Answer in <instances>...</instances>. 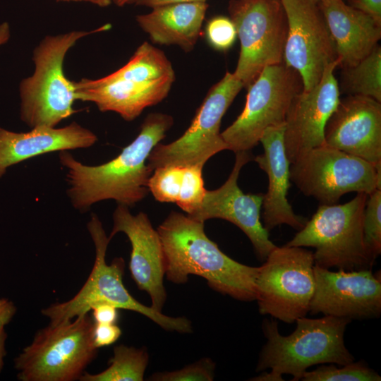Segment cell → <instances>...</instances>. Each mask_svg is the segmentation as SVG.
<instances>
[{
  "mask_svg": "<svg viewBox=\"0 0 381 381\" xmlns=\"http://www.w3.org/2000/svg\"><path fill=\"white\" fill-rule=\"evenodd\" d=\"M157 232L169 281L185 284L190 274L198 275L222 294L243 301L255 300L258 267L241 264L223 253L205 234L203 222L174 211Z\"/></svg>",
  "mask_w": 381,
  "mask_h": 381,
  "instance_id": "7a4b0ae2",
  "label": "cell"
},
{
  "mask_svg": "<svg viewBox=\"0 0 381 381\" xmlns=\"http://www.w3.org/2000/svg\"><path fill=\"white\" fill-rule=\"evenodd\" d=\"M202 167L199 164L184 166L181 186L176 203L188 215L200 208L206 192Z\"/></svg>",
  "mask_w": 381,
  "mask_h": 381,
  "instance_id": "83f0119b",
  "label": "cell"
},
{
  "mask_svg": "<svg viewBox=\"0 0 381 381\" xmlns=\"http://www.w3.org/2000/svg\"><path fill=\"white\" fill-rule=\"evenodd\" d=\"M60 2L87 3L99 7H107L113 3L114 0H54Z\"/></svg>",
  "mask_w": 381,
  "mask_h": 381,
  "instance_id": "8d00e7d4",
  "label": "cell"
},
{
  "mask_svg": "<svg viewBox=\"0 0 381 381\" xmlns=\"http://www.w3.org/2000/svg\"><path fill=\"white\" fill-rule=\"evenodd\" d=\"M214 362L209 358H203L179 370L155 373L148 380L152 381H212L214 377Z\"/></svg>",
  "mask_w": 381,
  "mask_h": 381,
  "instance_id": "f546056e",
  "label": "cell"
},
{
  "mask_svg": "<svg viewBox=\"0 0 381 381\" xmlns=\"http://www.w3.org/2000/svg\"><path fill=\"white\" fill-rule=\"evenodd\" d=\"M11 37V29L8 23L0 24V46L6 44Z\"/></svg>",
  "mask_w": 381,
  "mask_h": 381,
  "instance_id": "74e56055",
  "label": "cell"
},
{
  "mask_svg": "<svg viewBox=\"0 0 381 381\" xmlns=\"http://www.w3.org/2000/svg\"><path fill=\"white\" fill-rule=\"evenodd\" d=\"M303 90L298 73L284 62L265 67L248 87L245 107L221 135L235 153L250 151L264 131L285 123L294 97Z\"/></svg>",
  "mask_w": 381,
  "mask_h": 381,
  "instance_id": "8fae6325",
  "label": "cell"
},
{
  "mask_svg": "<svg viewBox=\"0 0 381 381\" xmlns=\"http://www.w3.org/2000/svg\"><path fill=\"white\" fill-rule=\"evenodd\" d=\"M228 12L241 48L233 73L248 87L265 67L283 62L286 14L281 0H230Z\"/></svg>",
  "mask_w": 381,
  "mask_h": 381,
  "instance_id": "30bf717a",
  "label": "cell"
},
{
  "mask_svg": "<svg viewBox=\"0 0 381 381\" xmlns=\"http://www.w3.org/2000/svg\"><path fill=\"white\" fill-rule=\"evenodd\" d=\"M91 310L95 323L115 324L119 318V308L108 303H97Z\"/></svg>",
  "mask_w": 381,
  "mask_h": 381,
  "instance_id": "836d02e7",
  "label": "cell"
},
{
  "mask_svg": "<svg viewBox=\"0 0 381 381\" xmlns=\"http://www.w3.org/2000/svg\"><path fill=\"white\" fill-rule=\"evenodd\" d=\"M347 4L381 25V0H348Z\"/></svg>",
  "mask_w": 381,
  "mask_h": 381,
  "instance_id": "e575fe53",
  "label": "cell"
},
{
  "mask_svg": "<svg viewBox=\"0 0 381 381\" xmlns=\"http://www.w3.org/2000/svg\"><path fill=\"white\" fill-rule=\"evenodd\" d=\"M315 1H316L317 2H320V1H323V0H315Z\"/></svg>",
  "mask_w": 381,
  "mask_h": 381,
  "instance_id": "ab89813d",
  "label": "cell"
},
{
  "mask_svg": "<svg viewBox=\"0 0 381 381\" xmlns=\"http://www.w3.org/2000/svg\"><path fill=\"white\" fill-rule=\"evenodd\" d=\"M206 37L213 48L224 51L234 44L237 33L229 18L217 16L209 20L206 27Z\"/></svg>",
  "mask_w": 381,
  "mask_h": 381,
  "instance_id": "4dcf8cb0",
  "label": "cell"
},
{
  "mask_svg": "<svg viewBox=\"0 0 381 381\" xmlns=\"http://www.w3.org/2000/svg\"><path fill=\"white\" fill-rule=\"evenodd\" d=\"M107 25L92 30H73L47 35L32 52L34 72L19 85L21 120L31 128L56 127L76 111L74 82L64 71L68 52L78 40L107 30Z\"/></svg>",
  "mask_w": 381,
  "mask_h": 381,
  "instance_id": "277c9868",
  "label": "cell"
},
{
  "mask_svg": "<svg viewBox=\"0 0 381 381\" xmlns=\"http://www.w3.org/2000/svg\"><path fill=\"white\" fill-rule=\"evenodd\" d=\"M322 365L313 370L306 371L303 381H380V375L363 361L339 365Z\"/></svg>",
  "mask_w": 381,
  "mask_h": 381,
  "instance_id": "484cf974",
  "label": "cell"
},
{
  "mask_svg": "<svg viewBox=\"0 0 381 381\" xmlns=\"http://www.w3.org/2000/svg\"><path fill=\"white\" fill-rule=\"evenodd\" d=\"M39 330L15 360L21 381L79 380L97 353L92 339L95 325L89 315Z\"/></svg>",
  "mask_w": 381,
  "mask_h": 381,
  "instance_id": "52a82bcc",
  "label": "cell"
},
{
  "mask_svg": "<svg viewBox=\"0 0 381 381\" xmlns=\"http://www.w3.org/2000/svg\"><path fill=\"white\" fill-rule=\"evenodd\" d=\"M284 131L285 123L266 128L260 139L264 152L254 158L268 177L262 205V224L268 231L282 224L299 231L308 220L294 212L287 199L291 163L285 152Z\"/></svg>",
  "mask_w": 381,
  "mask_h": 381,
  "instance_id": "ffe728a7",
  "label": "cell"
},
{
  "mask_svg": "<svg viewBox=\"0 0 381 381\" xmlns=\"http://www.w3.org/2000/svg\"><path fill=\"white\" fill-rule=\"evenodd\" d=\"M125 234L131 244L129 269L138 289L151 300V307L162 312L167 300L164 285V255L160 237L147 215L131 213L128 207L119 204L113 214V228L109 237Z\"/></svg>",
  "mask_w": 381,
  "mask_h": 381,
  "instance_id": "e0dca14e",
  "label": "cell"
},
{
  "mask_svg": "<svg viewBox=\"0 0 381 381\" xmlns=\"http://www.w3.org/2000/svg\"><path fill=\"white\" fill-rule=\"evenodd\" d=\"M290 181L320 205H334L348 193L370 195L381 190V164L325 144L300 155L291 164Z\"/></svg>",
  "mask_w": 381,
  "mask_h": 381,
  "instance_id": "9c48e42d",
  "label": "cell"
},
{
  "mask_svg": "<svg viewBox=\"0 0 381 381\" xmlns=\"http://www.w3.org/2000/svg\"><path fill=\"white\" fill-rule=\"evenodd\" d=\"M363 238L370 255L375 260L381 253V190L368 195L363 216Z\"/></svg>",
  "mask_w": 381,
  "mask_h": 381,
  "instance_id": "f1b7e54d",
  "label": "cell"
},
{
  "mask_svg": "<svg viewBox=\"0 0 381 381\" xmlns=\"http://www.w3.org/2000/svg\"><path fill=\"white\" fill-rule=\"evenodd\" d=\"M175 79L141 81L111 73L98 79L73 81L75 99L94 103L100 111H114L131 121L168 95Z\"/></svg>",
  "mask_w": 381,
  "mask_h": 381,
  "instance_id": "d6986e66",
  "label": "cell"
},
{
  "mask_svg": "<svg viewBox=\"0 0 381 381\" xmlns=\"http://www.w3.org/2000/svg\"><path fill=\"white\" fill-rule=\"evenodd\" d=\"M87 227L95 248L92 270L84 285L71 299L54 303L42 310V315L49 319L50 324L72 320L87 314L97 303H108L119 309L142 314L167 331L182 334L191 332V322L187 318L166 315L151 306L143 305L131 295L123 283V259L116 258L109 265L106 262V253L111 238L95 214L91 215Z\"/></svg>",
  "mask_w": 381,
  "mask_h": 381,
  "instance_id": "5b68a950",
  "label": "cell"
},
{
  "mask_svg": "<svg viewBox=\"0 0 381 381\" xmlns=\"http://www.w3.org/2000/svg\"><path fill=\"white\" fill-rule=\"evenodd\" d=\"M97 141L90 129L73 121L62 127L38 126L16 133L0 127V178L9 167L52 152L87 148Z\"/></svg>",
  "mask_w": 381,
  "mask_h": 381,
  "instance_id": "44dd1931",
  "label": "cell"
},
{
  "mask_svg": "<svg viewBox=\"0 0 381 381\" xmlns=\"http://www.w3.org/2000/svg\"><path fill=\"white\" fill-rule=\"evenodd\" d=\"M243 87L234 73L227 71L209 90L185 133L169 144L158 143L147 158V166L152 171L170 165L204 166L212 156L227 150L220 133L221 121Z\"/></svg>",
  "mask_w": 381,
  "mask_h": 381,
  "instance_id": "7c38bea8",
  "label": "cell"
},
{
  "mask_svg": "<svg viewBox=\"0 0 381 381\" xmlns=\"http://www.w3.org/2000/svg\"><path fill=\"white\" fill-rule=\"evenodd\" d=\"M333 40L339 66L356 65L377 45L381 25L344 0L318 2Z\"/></svg>",
  "mask_w": 381,
  "mask_h": 381,
  "instance_id": "7402d4cb",
  "label": "cell"
},
{
  "mask_svg": "<svg viewBox=\"0 0 381 381\" xmlns=\"http://www.w3.org/2000/svg\"><path fill=\"white\" fill-rule=\"evenodd\" d=\"M121 335V329L115 324L95 323L92 339L96 348L109 346L115 343Z\"/></svg>",
  "mask_w": 381,
  "mask_h": 381,
  "instance_id": "1f68e13d",
  "label": "cell"
},
{
  "mask_svg": "<svg viewBox=\"0 0 381 381\" xmlns=\"http://www.w3.org/2000/svg\"><path fill=\"white\" fill-rule=\"evenodd\" d=\"M324 137L329 147L381 164V103L360 95L340 99Z\"/></svg>",
  "mask_w": 381,
  "mask_h": 381,
  "instance_id": "ac0fdd59",
  "label": "cell"
},
{
  "mask_svg": "<svg viewBox=\"0 0 381 381\" xmlns=\"http://www.w3.org/2000/svg\"><path fill=\"white\" fill-rule=\"evenodd\" d=\"M190 2H207V0H134L133 3H135L138 6L154 8L170 4Z\"/></svg>",
  "mask_w": 381,
  "mask_h": 381,
  "instance_id": "d590c367",
  "label": "cell"
},
{
  "mask_svg": "<svg viewBox=\"0 0 381 381\" xmlns=\"http://www.w3.org/2000/svg\"><path fill=\"white\" fill-rule=\"evenodd\" d=\"M368 195L359 193L344 204L320 205L286 246L314 248V265L323 268L371 269L375 260L363 238Z\"/></svg>",
  "mask_w": 381,
  "mask_h": 381,
  "instance_id": "8992f818",
  "label": "cell"
},
{
  "mask_svg": "<svg viewBox=\"0 0 381 381\" xmlns=\"http://www.w3.org/2000/svg\"><path fill=\"white\" fill-rule=\"evenodd\" d=\"M149 361L145 348L137 349L124 344L114 348V356L104 370L91 374L84 372L81 381H142Z\"/></svg>",
  "mask_w": 381,
  "mask_h": 381,
  "instance_id": "d4e9b609",
  "label": "cell"
},
{
  "mask_svg": "<svg viewBox=\"0 0 381 381\" xmlns=\"http://www.w3.org/2000/svg\"><path fill=\"white\" fill-rule=\"evenodd\" d=\"M207 8V2L170 4L152 8L135 20L154 43L188 52L196 44Z\"/></svg>",
  "mask_w": 381,
  "mask_h": 381,
  "instance_id": "603a6c76",
  "label": "cell"
},
{
  "mask_svg": "<svg viewBox=\"0 0 381 381\" xmlns=\"http://www.w3.org/2000/svg\"><path fill=\"white\" fill-rule=\"evenodd\" d=\"M184 167L170 165L154 169L148 181V188L156 200L176 202L181 186Z\"/></svg>",
  "mask_w": 381,
  "mask_h": 381,
  "instance_id": "4316f807",
  "label": "cell"
},
{
  "mask_svg": "<svg viewBox=\"0 0 381 381\" xmlns=\"http://www.w3.org/2000/svg\"><path fill=\"white\" fill-rule=\"evenodd\" d=\"M339 90L381 102V48L378 44L356 65L343 68Z\"/></svg>",
  "mask_w": 381,
  "mask_h": 381,
  "instance_id": "cb8c5ba5",
  "label": "cell"
},
{
  "mask_svg": "<svg viewBox=\"0 0 381 381\" xmlns=\"http://www.w3.org/2000/svg\"><path fill=\"white\" fill-rule=\"evenodd\" d=\"M173 123L170 115L148 114L138 136L117 157L97 166L85 165L68 150L60 151L59 161L67 169V194L74 208L86 212L109 199L129 207L145 198L153 172L146 164L147 158Z\"/></svg>",
  "mask_w": 381,
  "mask_h": 381,
  "instance_id": "6da1fadb",
  "label": "cell"
},
{
  "mask_svg": "<svg viewBox=\"0 0 381 381\" xmlns=\"http://www.w3.org/2000/svg\"><path fill=\"white\" fill-rule=\"evenodd\" d=\"M313 252L276 246L258 267L255 280L259 313L291 324L309 313L315 291Z\"/></svg>",
  "mask_w": 381,
  "mask_h": 381,
  "instance_id": "ba28073f",
  "label": "cell"
},
{
  "mask_svg": "<svg viewBox=\"0 0 381 381\" xmlns=\"http://www.w3.org/2000/svg\"><path fill=\"white\" fill-rule=\"evenodd\" d=\"M251 157L250 151L236 152L233 169L225 183L215 190H206L200 208L187 215L203 222L210 219L231 222L244 232L258 258L264 261L277 246L260 220L263 194H246L238 185L240 171Z\"/></svg>",
  "mask_w": 381,
  "mask_h": 381,
  "instance_id": "9a60e30c",
  "label": "cell"
},
{
  "mask_svg": "<svg viewBox=\"0 0 381 381\" xmlns=\"http://www.w3.org/2000/svg\"><path fill=\"white\" fill-rule=\"evenodd\" d=\"M281 1L288 22L283 62L298 73L303 90L308 91L319 83L327 66L337 60L335 46L315 0Z\"/></svg>",
  "mask_w": 381,
  "mask_h": 381,
  "instance_id": "4fadbf2b",
  "label": "cell"
},
{
  "mask_svg": "<svg viewBox=\"0 0 381 381\" xmlns=\"http://www.w3.org/2000/svg\"><path fill=\"white\" fill-rule=\"evenodd\" d=\"M16 313L13 303L5 298H0V372L4 366V357L5 356V340L6 334L5 326L11 321Z\"/></svg>",
  "mask_w": 381,
  "mask_h": 381,
  "instance_id": "d6a6232c",
  "label": "cell"
},
{
  "mask_svg": "<svg viewBox=\"0 0 381 381\" xmlns=\"http://www.w3.org/2000/svg\"><path fill=\"white\" fill-rule=\"evenodd\" d=\"M315 291L309 313L350 320L379 318L381 313L380 272L371 269L339 270L314 265Z\"/></svg>",
  "mask_w": 381,
  "mask_h": 381,
  "instance_id": "5bb4252c",
  "label": "cell"
},
{
  "mask_svg": "<svg viewBox=\"0 0 381 381\" xmlns=\"http://www.w3.org/2000/svg\"><path fill=\"white\" fill-rule=\"evenodd\" d=\"M134 0H114L113 3L118 6H123L128 4L133 3Z\"/></svg>",
  "mask_w": 381,
  "mask_h": 381,
  "instance_id": "f35d334b",
  "label": "cell"
},
{
  "mask_svg": "<svg viewBox=\"0 0 381 381\" xmlns=\"http://www.w3.org/2000/svg\"><path fill=\"white\" fill-rule=\"evenodd\" d=\"M351 322L330 315L305 316L296 320V327L291 334L283 336L277 321L265 319L262 328L267 341L260 351L256 371L270 369L272 381L284 380L282 375L286 374L298 381L313 365H344L354 361L344 344V332Z\"/></svg>",
  "mask_w": 381,
  "mask_h": 381,
  "instance_id": "3957f363",
  "label": "cell"
},
{
  "mask_svg": "<svg viewBox=\"0 0 381 381\" xmlns=\"http://www.w3.org/2000/svg\"><path fill=\"white\" fill-rule=\"evenodd\" d=\"M339 64L337 59L327 65L319 83L310 90H302L291 102L284 131L285 152L291 164L300 155L325 144L326 123L340 100L334 75Z\"/></svg>",
  "mask_w": 381,
  "mask_h": 381,
  "instance_id": "2e32d148",
  "label": "cell"
}]
</instances>
